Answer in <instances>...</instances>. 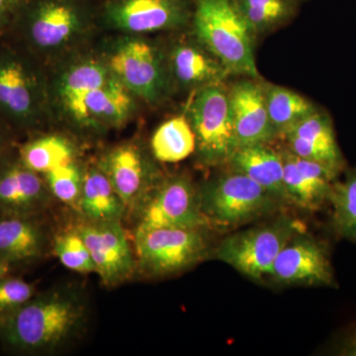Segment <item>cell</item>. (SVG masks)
<instances>
[{
	"mask_svg": "<svg viewBox=\"0 0 356 356\" xmlns=\"http://www.w3.org/2000/svg\"><path fill=\"white\" fill-rule=\"evenodd\" d=\"M102 0H26L6 36L48 69L92 46Z\"/></svg>",
	"mask_w": 356,
	"mask_h": 356,
	"instance_id": "cell-1",
	"label": "cell"
},
{
	"mask_svg": "<svg viewBox=\"0 0 356 356\" xmlns=\"http://www.w3.org/2000/svg\"><path fill=\"white\" fill-rule=\"evenodd\" d=\"M89 320L86 293L72 285L36 293L0 325L7 348L24 355H49L79 339Z\"/></svg>",
	"mask_w": 356,
	"mask_h": 356,
	"instance_id": "cell-2",
	"label": "cell"
},
{
	"mask_svg": "<svg viewBox=\"0 0 356 356\" xmlns=\"http://www.w3.org/2000/svg\"><path fill=\"white\" fill-rule=\"evenodd\" d=\"M0 116L17 135L51 123L48 70L6 35L0 36Z\"/></svg>",
	"mask_w": 356,
	"mask_h": 356,
	"instance_id": "cell-3",
	"label": "cell"
},
{
	"mask_svg": "<svg viewBox=\"0 0 356 356\" xmlns=\"http://www.w3.org/2000/svg\"><path fill=\"white\" fill-rule=\"evenodd\" d=\"M189 31L228 70L229 76L259 79L257 38L236 0H192Z\"/></svg>",
	"mask_w": 356,
	"mask_h": 356,
	"instance_id": "cell-4",
	"label": "cell"
},
{
	"mask_svg": "<svg viewBox=\"0 0 356 356\" xmlns=\"http://www.w3.org/2000/svg\"><path fill=\"white\" fill-rule=\"evenodd\" d=\"M110 72L140 102L159 106L173 95L163 44L142 35H123L98 47Z\"/></svg>",
	"mask_w": 356,
	"mask_h": 356,
	"instance_id": "cell-5",
	"label": "cell"
},
{
	"mask_svg": "<svg viewBox=\"0 0 356 356\" xmlns=\"http://www.w3.org/2000/svg\"><path fill=\"white\" fill-rule=\"evenodd\" d=\"M47 70L51 122L88 134L86 97L113 76L99 48L89 47Z\"/></svg>",
	"mask_w": 356,
	"mask_h": 356,
	"instance_id": "cell-6",
	"label": "cell"
},
{
	"mask_svg": "<svg viewBox=\"0 0 356 356\" xmlns=\"http://www.w3.org/2000/svg\"><path fill=\"white\" fill-rule=\"evenodd\" d=\"M199 191L212 229H236L284 207L247 175L229 170L204 182Z\"/></svg>",
	"mask_w": 356,
	"mask_h": 356,
	"instance_id": "cell-7",
	"label": "cell"
},
{
	"mask_svg": "<svg viewBox=\"0 0 356 356\" xmlns=\"http://www.w3.org/2000/svg\"><path fill=\"white\" fill-rule=\"evenodd\" d=\"M208 229L156 228L135 229L134 252L137 273L161 278L184 273L210 255Z\"/></svg>",
	"mask_w": 356,
	"mask_h": 356,
	"instance_id": "cell-8",
	"label": "cell"
},
{
	"mask_svg": "<svg viewBox=\"0 0 356 356\" xmlns=\"http://www.w3.org/2000/svg\"><path fill=\"white\" fill-rule=\"evenodd\" d=\"M185 113L195 136L194 154L198 163L226 165L238 147L229 86L220 83L196 91Z\"/></svg>",
	"mask_w": 356,
	"mask_h": 356,
	"instance_id": "cell-9",
	"label": "cell"
},
{
	"mask_svg": "<svg viewBox=\"0 0 356 356\" xmlns=\"http://www.w3.org/2000/svg\"><path fill=\"white\" fill-rule=\"evenodd\" d=\"M303 225L289 216L229 235L215 250V257L254 280L271 276L276 257Z\"/></svg>",
	"mask_w": 356,
	"mask_h": 356,
	"instance_id": "cell-10",
	"label": "cell"
},
{
	"mask_svg": "<svg viewBox=\"0 0 356 356\" xmlns=\"http://www.w3.org/2000/svg\"><path fill=\"white\" fill-rule=\"evenodd\" d=\"M192 0H102L100 28L116 34L184 32L191 28Z\"/></svg>",
	"mask_w": 356,
	"mask_h": 356,
	"instance_id": "cell-11",
	"label": "cell"
},
{
	"mask_svg": "<svg viewBox=\"0 0 356 356\" xmlns=\"http://www.w3.org/2000/svg\"><path fill=\"white\" fill-rule=\"evenodd\" d=\"M134 215L136 229H212L201 207L199 186L184 173L165 175Z\"/></svg>",
	"mask_w": 356,
	"mask_h": 356,
	"instance_id": "cell-12",
	"label": "cell"
},
{
	"mask_svg": "<svg viewBox=\"0 0 356 356\" xmlns=\"http://www.w3.org/2000/svg\"><path fill=\"white\" fill-rule=\"evenodd\" d=\"M96 163L125 204L127 214H135L165 177L151 149L137 140L110 147Z\"/></svg>",
	"mask_w": 356,
	"mask_h": 356,
	"instance_id": "cell-13",
	"label": "cell"
},
{
	"mask_svg": "<svg viewBox=\"0 0 356 356\" xmlns=\"http://www.w3.org/2000/svg\"><path fill=\"white\" fill-rule=\"evenodd\" d=\"M86 243L103 284L115 287L132 280L137 273L135 252L122 221L89 222L74 227Z\"/></svg>",
	"mask_w": 356,
	"mask_h": 356,
	"instance_id": "cell-14",
	"label": "cell"
},
{
	"mask_svg": "<svg viewBox=\"0 0 356 356\" xmlns=\"http://www.w3.org/2000/svg\"><path fill=\"white\" fill-rule=\"evenodd\" d=\"M163 47L173 92L195 93L206 86L225 83L229 76L222 63L189 30L179 32Z\"/></svg>",
	"mask_w": 356,
	"mask_h": 356,
	"instance_id": "cell-15",
	"label": "cell"
},
{
	"mask_svg": "<svg viewBox=\"0 0 356 356\" xmlns=\"http://www.w3.org/2000/svg\"><path fill=\"white\" fill-rule=\"evenodd\" d=\"M271 277L281 284L337 286L329 248L304 232L282 248L274 261Z\"/></svg>",
	"mask_w": 356,
	"mask_h": 356,
	"instance_id": "cell-16",
	"label": "cell"
},
{
	"mask_svg": "<svg viewBox=\"0 0 356 356\" xmlns=\"http://www.w3.org/2000/svg\"><path fill=\"white\" fill-rule=\"evenodd\" d=\"M54 200L43 175L22 163L17 149L0 161V214L42 216Z\"/></svg>",
	"mask_w": 356,
	"mask_h": 356,
	"instance_id": "cell-17",
	"label": "cell"
},
{
	"mask_svg": "<svg viewBox=\"0 0 356 356\" xmlns=\"http://www.w3.org/2000/svg\"><path fill=\"white\" fill-rule=\"evenodd\" d=\"M229 90L238 147L273 144L280 139L269 119L261 77L243 76L229 86Z\"/></svg>",
	"mask_w": 356,
	"mask_h": 356,
	"instance_id": "cell-18",
	"label": "cell"
},
{
	"mask_svg": "<svg viewBox=\"0 0 356 356\" xmlns=\"http://www.w3.org/2000/svg\"><path fill=\"white\" fill-rule=\"evenodd\" d=\"M282 139L295 156L322 163L337 177L348 168L337 140L332 117L324 109L320 108L300 121Z\"/></svg>",
	"mask_w": 356,
	"mask_h": 356,
	"instance_id": "cell-19",
	"label": "cell"
},
{
	"mask_svg": "<svg viewBox=\"0 0 356 356\" xmlns=\"http://www.w3.org/2000/svg\"><path fill=\"white\" fill-rule=\"evenodd\" d=\"M41 217L0 214V261L13 266L49 254L53 238Z\"/></svg>",
	"mask_w": 356,
	"mask_h": 356,
	"instance_id": "cell-20",
	"label": "cell"
},
{
	"mask_svg": "<svg viewBox=\"0 0 356 356\" xmlns=\"http://www.w3.org/2000/svg\"><path fill=\"white\" fill-rule=\"evenodd\" d=\"M140 100L114 76L91 91L86 103L88 134H102L119 129L132 120Z\"/></svg>",
	"mask_w": 356,
	"mask_h": 356,
	"instance_id": "cell-21",
	"label": "cell"
},
{
	"mask_svg": "<svg viewBox=\"0 0 356 356\" xmlns=\"http://www.w3.org/2000/svg\"><path fill=\"white\" fill-rule=\"evenodd\" d=\"M271 144L240 147L229 159V170L243 173L264 187L283 206L291 205L285 188L283 159L280 149Z\"/></svg>",
	"mask_w": 356,
	"mask_h": 356,
	"instance_id": "cell-22",
	"label": "cell"
},
{
	"mask_svg": "<svg viewBox=\"0 0 356 356\" xmlns=\"http://www.w3.org/2000/svg\"><path fill=\"white\" fill-rule=\"evenodd\" d=\"M28 137L17 145V154L27 168L40 175L79 158V144L67 134L41 131Z\"/></svg>",
	"mask_w": 356,
	"mask_h": 356,
	"instance_id": "cell-23",
	"label": "cell"
},
{
	"mask_svg": "<svg viewBox=\"0 0 356 356\" xmlns=\"http://www.w3.org/2000/svg\"><path fill=\"white\" fill-rule=\"evenodd\" d=\"M77 213L89 222L122 221L127 215L125 204L96 161L86 165Z\"/></svg>",
	"mask_w": 356,
	"mask_h": 356,
	"instance_id": "cell-24",
	"label": "cell"
},
{
	"mask_svg": "<svg viewBox=\"0 0 356 356\" xmlns=\"http://www.w3.org/2000/svg\"><path fill=\"white\" fill-rule=\"evenodd\" d=\"M283 159L285 188L290 204L307 212H318L330 206V196L334 181L311 177L301 172L286 147L280 149Z\"/></svg>",
	"mask_w": 356,
	"mask_h": 356,
	"instance_id": "cell-25",
	"label": "cell"
},
{
	"mask_svg": "<svg viewBox=\"0 0 356 356\" xmlns=\"http://www.w3.org/2000/svg\"><path fill=\"white\" fill-rule=\"evenodd\" d=\"M269 119L280 139L300 121L320 109L318 105L291 89L264 81Z\"/></svg>",
	"mask_w": 356,
	"mask_h": 356,
	"instance_id": "cell-26",
	"label": "cell"
},
{
	"mask_svg": "<svg viewBox=\"0 0 356 356\" xmlns=\"http://www.w3.org/2000/svg\"><path fill=\"white\" fill-rule=\"evenodd\" d=\"M151 152L159 163L184 161L195 152V136L186 113L161 124L151 140Z\"/></svg>",
	"mask_w": 356,
	"mask_h": 356,
	"instance_id": "cell-27",
	"label": "cell"
},
{
	"mask_svg": "<svg viewBox=\"0 0 356 356\" xmlns=\"http://www.w3.org/2000/svg\"><path fill=\"white\" fill-rule=\"evenodd\" d=\"M250 29L259 39L291 22L298 14L297 0H236Z\"/></svg>",
	"mask_w": 356,
	"mask_h": 356,
	"instance_id": "cell-28",
	"label": "cell"
},
{
	"mask_svg": "<svg viewBox=\"0 0 356 356\" xmlns=\"http://www.w3.org/2000/svg\"><path fill=\"white\" fill-rule=\"evenodd\" d=\"M331 226L337 238L356 243V168H346L343 179L332 185Z\"/></svg>",
	"mask_w": 356,
	"mask_h": 356,
	"instance_id": "cell-29",
	"label": "cell"
},
{
	"mask_svg": "<svg viewBox=\"0 0 356 356\" xmlns=\"http://www.w3.org/2000/svg\"><path fill=\"white\" fill-rule=\"evenodd\" d=\"M86 170V163L79 158L43 175L54 199L76 212L83 193Z\"/></svg>",
	"mask_w": 356,
	"mask_h": 356,
	"instance_id": "cell-30",
	"label": "cell"
},
{
	"mask_svg": "<svg viewBox=\"0 0 356 356\" xmlns=\"http://www.w3.org/2000/svg\"><path fill=\"white\" fill-rule=\"evenodd\" d=\"M54 254L63 266L81 273H95V266L86 243L76 229L62 232L53 238Z\"/></svg>",
	"mask_w": 356,
	"mask_h": 356,
	"instance_id": "cell-31",
	"label": "cell"
},
{
	"mask_svg": "<svg viewBox=\"0 0 356 356\" xmlns=\"http://www.w3.org/2000/svg\"><path fill=\"white\" fill-rule=\"evenodd\" d=\"M32 283L9 275L0 278V325L36 294Z\"/></svg>",
	"mask_w": 356,
	"mask_h": 356,
	"instance_id": "cell-32",
	"label": "cell"
},
{
	"mask_svg": "<svg viewBox=\"0 0 356 356\" xmlns=\"http://www.w3.org/2000/svg\"><path fill=\"white\" fill-rule=\"evenodd\" d=\"M26 0H0V36L8 32Z\"/></svg>",
	"mask_w": 356,
	"mask_h": 356,
	"instance_id": "cell-33",
	"label": "cell"
},
{
	"mask_svg": "<svg viewBox=\"0 0 356 356\" xmlns=\"http://www.w3.org/2000/svg\"><path fill=\"white\" fill-rule=\"evenodd\" d=\"M16 136L17 134L14 132L9 124L0 116V161L17 147Z\"/></svg>",
	"mask_w": 356,
	"mask_h": 356,
	"instance_id": "cell-34",
	"label": "cell"
},
{
	"mask_svg": "<svg viewBox=\"0 0 356 356\" xmlns=\"http://www.w3.org/2000/svg\"><path fill=\"white\" fill-rule=\"evenodd\" d=\"M336 351L339 355L356 356V324L339 339Z\"/></svg>",
	"mask_w": 356,
	"mask_h": 356,
	"instance_id": "cell-35",
	"label": "cell"
},
{
	"mask_svg": "<svg viewBox=\"0 0 356 356\" xmlns=\"http://www.w3.org/2000/svg\"><path fill=\"white\" fill-rule=\"evenodd\" d=\"M10 264H6V262L0 261V278L8 275V273H10Z\"/></svg>",
	"mask_w": 356,
	"mask_h": 356,
	"instance_id": "cell-36",
	"label": "cell"
},
{
	"mask_svg": "<svg viewBox=\"0 0 356 356\" xmlns=\"http://www.w3.org/2000/svg\"><path fill=\"white\" fill-rule=\"evenodd\" d=\"M297 1H298L299 3H302V2L307 1V0H297Z\"/></svg>",
	"mask_w": 356,
	"mask_h": 356,
	"instance_id": "cell-37",
	"label": "cell"
}]
</instances>
